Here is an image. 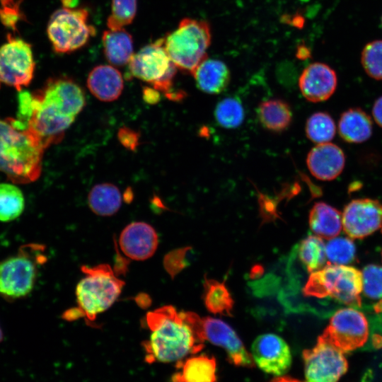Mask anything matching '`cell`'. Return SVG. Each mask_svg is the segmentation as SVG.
Wrapping results in <instances>:
<instances>
[{
    "label": "cell",
    "mask_w": 382,
    "mask_h": 382,
    "mask_svg": "<svg viewBox=\"0 0 382 382\" xmlns=\"http://www.w3.org/2000/svg\"><path fill=\"white\" fill-rule=\"evenodd\" d=\"M146 323L151 334L144 347L149 363L178 361L204 347L202 318L192 312L164 306L148 313Z\"/></svg>",
    "instance_id": "cell-1"
},
{
    "label": "cell",
    "mask_w": 382,
    "mask_h": 382,
    "mask_svg": "<svg viewBox=\"0 0 382 382\" xmlns=\"http://www.w3.org/2000/svg\"><path fill=\"white\" fill-rule=\"evenodd\" d=\"M33 113L29 128L46 148L59 141L83 110L85 95L81 86L66 76L49 79L32 93Z\"/></svg>",
    "instance_id": "cell-2"
},
{
    "label": "cell",
    "mask_w": 382,
    "mask_h": 382,
    "mask_svg": "<svg viewBox=\"0 0 382 382\" xmlns=\"http://www.w3.org/2000/svg\"><path fill=\"white\" fill-rule=\"evenodd\" d=\"M45 147L30 130L16 129L0 120V172L13 183L25 184L40 175Z\"/></svg>",
    "instance_id": "cell-3"
},
{
    "label": "cell",
    "mask_w": 382,
    "mask_h": 382,
    "mask_svg": "<svg viewBox=\"0 0 382 382\" xmlns=\"http://www.w3.org/2000/svg\"><path fill=\"white\" fill-rule=\"evenodd\" d=\"M81 270L85 277L76 286V313L93 321L98 314L113 304L120 295L125 282L115 274L108 265L83 266Z\"/></svg>",
    "instance_id": "cell-4"
},
{
    "label": "cell",
    "mask_w": 382,
    "mask_h": 382,
    "mask_svg": "<svg viewBox=\"0 0 382 382\" xmlns=\"http://www.w3.org/2000/svg\"><path fill=\"white\" fill-rule=\"evenodd\" d=\"M211 30L204 21L182 19L177 28L164 38V47L171 61L180 70L191 74L207 58Z\"/></svg>",
    "instance_id": "cell-5"
},
{
    "label": "cell",
    "mask_w": 382,
    "mask_h": 382,
    "mask_svg": "<svg viewBox=\"0 0 382 382\" xmlns=\"http://www.w3.org/2000/svg\"><path fill=\"white\" fill-rule=\"evenodd\" d=\"M362 273L346 265H328L311 272L303 292L306 296L332 298L349 306H360Z\"/></svg>",
    "instance_id": "cell-6"
},
{
    "label": "cell",
    "mask_w": 382,
    "mask_h": 382,
    "mask_svg": "<svg viewBox=\"0 0 382 382\" xmlns=\"http://www.w3.org/2000/svg\"><path fill=\"white\" fill-rule=\"evenodd\" d=\"M40 245H25L18 253L0 262V295L7 299L27 296L33 290L39 263L45 261Z\"/></svg>",
    "instance_id": "cell-7"
},
{
    "label": "cell",
    "mask_w": 382,
    "mask_h": 382,
    "mask_svg": "<svg viewBox=\"0 0 382 382\" xmlns=\"http://www.w3.org/2000/svg\"><path fill=\"white\" fill-rule=\"evenodd\" d=\"M47 33L55 52L76 51L95 35V28L88 23V12L83 8L64 7L55 11L47 23Z\"/></svg>",
    "instance_id": "cell-8"
},
{
    "label": "cell",
    "mask_w": 382,
    "mask_h": 382,
    "mask_svg": "<svg viewBox=\"0 0 382 382\" xmlns=\"http://www.w3.org/2000/svg\"><path fill=\"white\" fill-rule=\"evenodd\" d=\"M177 67L164 47V38L143 47L128 63L131 76L151 83L157 91L170 92Z\"/></svg>",
    "instance_id": "cell-9"
},
{
    "label": "cell",
    "mask_w": 382,
    "mask_h": 382,
    "mask_svg": "<svg viewBox=\"0 0 382 382\" xmlns=\"http://www.w3.org/2000/svg\"><path fill=\"white\" fill-rule=\"evenodd\" d=\"M35 68L32 45L8 34L6 42L0 47V87L4 84L22 91L31 82Z\"/></svg>",
    "instance_id": "cell-10"
},
{
    "label": "cell",
    "mask_w": 382,
    "mask_h": 382,
    "mask_svg": "<svg viewBox=\"0 0 382 382\" xmlns=\"http://www.w3.org/2000/svg\"><path fill=\"white\" fill-rule=\"evenodd\" d=\"M369 337V325L365 316L353 308L337 311L318 339L342 352L362 347Z\"/></svg>",
    "instance_id": "cell-11"
},
{
    "label": "cell",
    "mask_w": 382,
    "mask_h": 382,
    "mask_svg": "<svg viewBox=\"0 0 382 382\" xmlns=\"http://www.w3.org/2000/svg\"><path fill=\"white\" fill-rule=\"evenodd\" d=\"M344 352L318 338L317 344L303 352L306 382H337L348 369Z\"/></svg>",
    "instance_id": "cell-12"
},
{
    "label": "cell",
    "mask_w": 382,
    "mask_h": 382,
    "mask_svg": "<svg viewBox=\"0 0 382 382\" xmlns=\"http://www.w3.org/2000/svg\"><path fill=\"white\" fill-rule=\"evenodd\" d=\"M382 226V205L371 199H354L345 208L342 226L352 238H362Z\"/></svg>",
    "instance_id": "cell-13"
},
{
    "label": "cell",
    "mask_w": 382,
    "mask_h": 382,
    "mask_svg": "<svg viewBox=\"0 0 382 382\" xmlns=\"http://www.w3.org/2000/svg\"><path fill=\"white\" fill-rule=\"evenodd\" d=\"M251 352L254 362L267 374L281 376L291 364V354L288 345L274 334L258 336L252 344Z\"/></svg>",
    "instance_id": "cell-14"
},
{
    "label": "cell",
    "mask_w": 382,
    "mask_h": 382,
    "mask_svg": "<svg viewBox=\"0 0 382 382\" xmlns=\"http://www.w3.org/2000/svg\"><path fill=\"white\" fill-rule=\"evenodd\" d=\"M202 327L205 340L224 348L229 362L238 366H255L253 357L245 348L236 332L226 323L219 319L206 317L202 318Z\"/></svg>",
    "instance_id": "cell-15"
},
{
    "label": "cell",
    "mask_w": 382,
    "mask_h": 382,
    "mask_svg": "<svg viewBox=\"0 0 382 382\" xmlns=\"http://www.w3.org/2000/svg\"><path fill=\"white\" fill-rule=\"evenodd\" d=\"M122 253L134 260H145L151 257L158 246V236L149 224L136 221L127 225L120 236Z\"/></svg>",
    "instance_id": "cell-16"
},
{
    "label": "cell",
    "mask_w": 382,
    "mask_h": 382,
    "mask_svg": "<svg viewBox=\"0 0 382 382\" xmlns=\"http://www.w3.org/2000/svg\"><path fill=\"white\" fill-rule=\"evenodd\" d=\"M337 83L335 71L321 62L308 65L303 71L299 81L303 96L314 103L328 99L335 92Z\"/></svg>",
    "instance_id": "cell-17"
},
{
    "label": "cell",
    "mask_w": 382,
    "mask_h": 382,
    "mask_svg": "<svg viewBox=\"0 0 382 382\" xmlns=\"http://www.w3.org/2000/svg\"><path fill=\"white\" fill-rule=\"evenodd\" d=\"M306 163L315 178L320 180H332L343 170L345 157L339 146L328 142L313 147L308 154Z\"/></svg>",
    "instance_id": "cell-18"
},
{
    "label": "cell",
    "mask_w": 382,
    "mask_h": 382,
    "mask_svg": "<svg viewBox=\"0 0 382 382\" xmlns=\"http://www.w3.org/2000/svg\"><path fill=\"white\" fill-rule=\"evenodd\" d=\"M87 86L98 100L111 102L117 99L124 86L121 73L110 65H98L88 74Z\"/></svg>",
    "instance_id": "cell-19"
},
{
    "label": "cell",
    "mask_w": 382,
    "mask_h": 382,
    "mask_svg": "<svg viewBox=\"0 0 382 382\" xmlns=\"http://www.w3.org/2000/svg\"><path fill=\"white\" fill-rule=\"evenodd\" d=\"M199 90L209 94L224 91L230 81V71L222 61L206 58L192 74Z\"/></svg>",
    "instance_id": "cell-20"
},
{
    "label": "cell",
    "mask_w": 382,
    "mask_h": 382,
    "mask_svg": "<svg viewBox=\"0 0 382 382\" xmlns=\"http://www.w3.org/2000/svg\"><path fill=\"white\" fill-rule=\"evenodd\" d=\"M179 369L172 377L173 382H216V363L214 357L207 355L190 357L178 361Z\"/></svg>",
    "instance_id": "cell-21"
},
{
    "label": "cell",
    "mask_w": 382,
    "mask_h": 382,
    "mask_svg": "<svg viewBox=\"0 0 382 382\" xmlns=\"http://www.w3.org/2000/svg\"><path fill=\"white\" fill-rule=\"evenodd\" d=\"M102 42L105 56L113 65L128 64L134 54L132 37L125 28L105 30Z\"/></svg>",
    "instance_id": "cell-22"
},
{
    "label": "cell",
    "mask_w": 382,
    "mask_h": 382,
    "mask_svg": "<svg viewBox=\"0 0 382 382\" xmlns=\"http://www.w3.org/2000/svg\"><path fill=\"white\" fill-rule=\"evenodd\" d=\"M309 225L319 237L331 239L341 231L342 216L334 207L324 202H317L309 214Z\"/></svg>",
    "instance_id": "cell-23"
},
{
    "label": "cell",
    "mask_w": 382,
    "mask_h": 382,
    "mask_svg": "<svg viewBox=\"0 0 382 382\" xmlns=\"http://www.w3.org/2000/svg\"><path fill=\"white\" fill-rule=\"evenodd\" d=\"M340 137L350 143L366 141L372 133V122L369 116L359 108L343 112L338 122Z\"/></svg>",
    "instance_id": "cell-24"
},
{
    "label": "cell",
    "mask_w": 382,
    "mask_h": 382,
    "mask_svg": "<svg viewBox=\"0 0 382 382\" xmlns=\"http://www.w3.org/2000/svg\"><path fill=\"white\" fill-rule=\"evenodd\" d=\"M257 116L262 126L274 132H280L287 129L292 120L289 104L276 98L262 102L257 108Z\"/></svg>",
    "instance_id": "cell-25"
},
{
    "label": "cell",
    "mask_w": 382,
    "mask_h": 382,
    "mask_svg": "<svg viewBox=\"0 0 382 382\" xmlns=\"http://www.w3.org/2000/svg\"><path fill=\"white\" fill-rule=\"evenodd\" d=\"M91 209L100 216L115 214L122 204V195L118 187L108 183H100L92 187L88 196Z\"/></svg>",
    "instance_id": "cell-26"
},
{
    "label": "cell",
    "mask_w": 382,
    "mask_h": 382,
    "mask_svg": "<svg viewBox=\"0 0 382 382\" xmlns=\"http://www.w3.org/2000/svg\"><path fill=\"white\" fill-rule=\"evenodd\" d=\"M204 301L214 314L231 316L233 300L224 283L205 279Z\"/></svg>",
    "instance_id": "cell-27"
},
{
    "label": "cell",
    "mask_w": 382,
    "mask_h": 382,
    "mask_svg": "<svg viewBox=\"0 0 382 382\" xmlns=\"http://www.w3.org/2000/svg\"><path fill=\"white\" fill-rule=\"evenodd\" d=\"M299 257L308 272L320 270L326 262L325 245L322 238L308 236L298 245Z\"/></svg>",
    "instance_id": "cell-28"
},
{
    "label": "cell",
    "mask_w": 382,
    "mask_h": 382,
    "mask_svg": "<svg viewBox=\"0 0 382 382\" xmlns=\"http://www.w3.org/2000/svg\"><path fill=\"white\" fill-rule=\"evenodd\" d=\"M25 200L21 190L11 183L0 184V221L18 218L24 210Z\"/></svg>",
    "instance_id": "cell-29"
},
{
    "label": "cell",
    "mask_w": 382,
    "mask_h": 382,
    "mask_svg": "<svg viewBox=\"0 0 382 382\" xmlns=\"http://www.w3.org/2000/svg\"><path fill=\"white\" fill-rule=\"evenodd\" d=\"M336 132L332 118L325 112H316L308 119L306 132L308 138L318 144L331 141Z\"/></svg>",
    "instance_id": "cell-30"
},
{
    "label": "cell",
    "mask_w": 382,
    "mask_h": 382,
    "mask_svg": "<svg viewBox=\"0 0 382 382\" xmlns=\"http://www.w3.org/2000/svg\"><path fill=\"white\" fill-rule=\"evenodd\" d=\"M214 117L220 126L226 129H233L242 123L244 119V110L237 98H226L216 106Z\"/></svg>",
    "instance_id": "cell-31"
},
{
    "label": "cell",
    "mask_w": 382,
    "mask_h": 382,
    "mask_svg": "<svg viewBox=\"0 0 382 382\" xmlns=\"http://www.w3.org/2000/svg\"><path fill=\"white\" fill-rule=\"evenodd\" d=\"M328 265H345L352 262L355 257L356 248L347 238H333L325 245Z\"/></svg>",
    "instance_id": "cell-32"
},
{
    "label": "cell",
    "mask_w": 382,
    "mask_h": 382,
    "mask_svg": "<svg viewBox=\"0 0 382 382\" xmlns=\"http://www.w3.org/2000/svg\"><path fill=\"white\" fill-rule=\"evenodd\" d=\"M137 0H112L111 12L107 21L110 30H119L130 24L137 13Z\"/></svg>",
    "instance_id": "cell-33"
},
{
    "label": "cell",
    "mask_w": 382,
    "mask_h": 382,
    "mask_svg": "<svg viewBox=\"0 0 382 382\" xmlns=\"http://www.w3.org/2000/svg\"><path fill=\"white\" fill-rule=\"evenodd\" d=\"M361 62L370 77L382 80V40H374L366 44L361 52Z\"/></svg>",
    "instance_id": "cell-34"
},
{
    "label": "cell",
    "mask_w": 382,
    "mask_h": 382,
    "mask_svg": "<svg viewBox=\"0 0 382 382\" xmlns=\"http://www.w3.org/2000/svg\"><path fill=\"white\" fill-rule=\"evenodd\" d=\"M361 273L364 295L374 300L382 299V267L369 265Z\"/></svg>",
    "instance_id": "cell-35"
},
{
    "label": "cell",
    "mask_w": 382,
    "mask_h": 382,
    "mask_svg": "<svg viewBox=\"0 0 382 382\" xmlns=\"http://www.w3.org/2000/svg\"><path fill=\"white\" fill-rule=\"evenodd\" d=\"M118 139L124 146L131 150H134L139 144L138 134L127 127H123L119 131Z\"/></svg>",
    "instance_id": "cell-36"
},
{
    "label": "cell",
    "mask_w": 382,
    "mask_h": 382,
    "mask_svg": "<svg viewBox=\"0 0 382 382\" xmlns=\"http://www.w3.org/2000/svg\"><path fill=\"white\" fill-rule=\"evenodd\" d=\"M143 96L146 102L156 103L160 100V94L154 88L145 87L143 90Z\"/></svg>",
    "instance_id": "cell-37"
},
{
    "label": "cell",
    "mask_w": 382,
    "mask_h": 382,
    "mask_svg": "<svg viewBox=\"0 0 382 382\" xmlns=\"http://www.w3.org/2000/svg\"><path fill=\"white\" fill-rule=\"evenodd\" d=\"M372 115L376 122L382 127V96L378 98L374 103Z\"/></svg>",
    "instance_id": "cell-38"
},
{
    "label": "cell",
    "mask_w": 382,
    "mask_h": 382,
    "mask_svg": "<svg viewBox=\"0 0 382 382\" xmlns=\"http://www.w3.org/2000/svg\"><path fill=\"white\" fill-rule=\"evenodd\" d=\"M308 55V50L305 47H300L298 48L297 57L300 59H305Z\"/></svg>",
    "instance_id": "cell-39"
},
{
    "label": "cell",
    "mask_w": 382,
    "mask_h": 382,
    "mask_svg": "<svg viewBox=\"0 0 382 382\" xmlns=\"http://www.w3.org/2000/svg\"><path fill=\"white\" fill-rule=\"evenodd\" d=\"M272 382H301V381H299L298 380L293 379V378H289V377L282 376V377H279V378L274 379Z\"/></svg>",
    "instance_id": "cell-40"
},
{
    "label": "cell",
    "mask_w": 382,
    "mask_h": 382,
    "mask_svg": "<svg viewBox=\"0 0 382 382\" xmlns=\"http://www.w3.org/2000/svg\"><path fill=\"white\" fill-rule=\"evenodd\" d=\"M3 338H4V334L0 326V342L3 340Z\"/></svg>",
    "instance_id": "cell-41"
},
{
    "label": "cell",
    "mask_w": 382,
    "mask_h": 382,
    "mask_svg": "<svg viewBox=\"0 0 382 382\" xmlns=\"http://www.w3.org/2000/svg\"><path fill=\"white\" fill-rule=\"evenodd\" d=\"M381 230H382V226H381Z\"/></svg>",
    "instance_id": "cell-42"
},
{
    "label": "cell",
    "mask_w": 382,
    "mask_h": 382,
    "mask_svg": "<svg viewBox=\"0 0 382 382\" xmlns=\"http://www.w3.org/2000/svg\"><path fill=\"white\" fill-rule=\"evenodd\" d=\"M381 22H382V20H381Z\"/></svg>",
    "instance_id": "cell-43"
}]
</instances>
